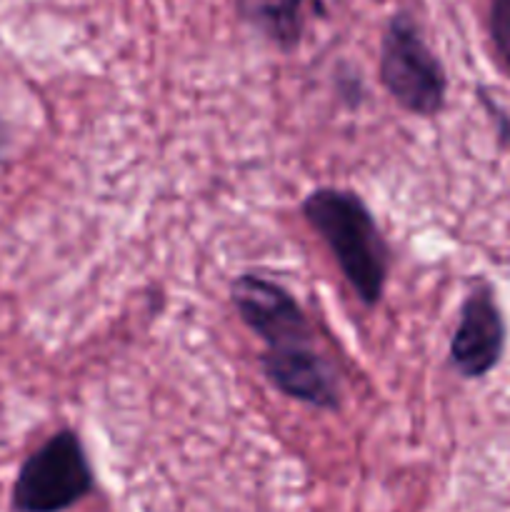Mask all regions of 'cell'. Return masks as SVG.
<instances>
[{"mask_svg":"<svg viewBox=\"0 0 510 512\" xmlns=\"http://www.w3.org/2000/svg\"><path fill=\"white\" fill-rule=\"evenodd\" d=\"M505 338L508 328L495 290L480 280L460 305L458 328L450 338V365L465 380L485 378L503 360Z\"/></svg>","mask_w":510,"mask_h":512,"instance_id":"obj_5","label":"cell"},{"mask_svg":"<svg viewBox=\"0 0 510 512\" xmlns=\"http://www.w3.org/2000/svg\"><path fill=\"white\" fill-rule=\"evenodd\" d=\"M380 83L408 113L433 118L443 110L448 78L408 15H393L380 43Z\"/></svg>","mask_w":510,"mask_h":512,"instance_id":"obj_4","label":"cell"},{"mask_svg":"<svg viewBox=\"0 0 510 512\" xmlns=\"http://www.w3.org/2000/svg\"><path fill=\"white\" fill-rule=\"evenodd\" d=\"M230 300L240 320L263 338L260 368L285 398L318 410H338L335 370L315 345V330L298 300L275 280L243 273L230 283Z\"/></svg>","mask_w":510,"mask_h":512,"instance_id":"obj_1","label":"cell"},{"mask_svg":"<svg viewBox=\"0 0 510 512\" xmlns=\"http://www.w3.org/2000/svg\"><path fill=\"white\" fill-rule=\"evenodd\" d=\"M490 35L500 58L510 68V0H493L490 8Z\"/></svg>","mask_w":510,"mask_h":512,"instance_id":"obj_7","label":"cell"},{"mask_svg":"<svg viewBox=\"0 0 510 512\" xmlns=\"http://www.w3.org/2000/svg\"><path fill=\"white\" fill-rule=\"evenodd\" d=\"M95 473L83 440L73 430L50 435L23 460L13 485L15 512H65L88 498Z\"/></svg>","mask_w":510,"mask_h":512,"instance_id":"obj_3","label":"cell"},{"mask_svg":"<svg viewBox=\"0 0 510 512\" xmlns=\"http://www.w3.org/2000/svg\"><path fill=\"white\" fill-rule=\"evenodd\" d=\"M300 208L360 303L375 308L388 283L390 250L365 200L350 190L318 188Z\"/></svg>","mask_w":510,"mask_h":512,"instance_id":"obj_2","label":"cell"},{"mask_svg":"<svg viewBox=\"0 0 510 512\" xmlns=\"http://www.w3.org/2000/svg\"><path fill=\"white\" fill-rule=\"evenodd\" d=\"M240 13L270 43L293 50L300 40V8L303 0H238Z\"/></svg>","mask_w":510,"mask_h":512,"instance_id":"obj_6","label":"cell"}]
</instances>
